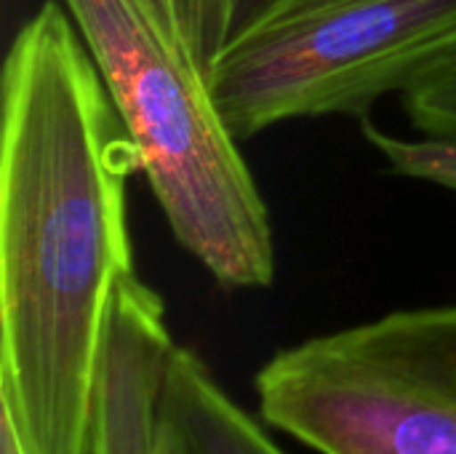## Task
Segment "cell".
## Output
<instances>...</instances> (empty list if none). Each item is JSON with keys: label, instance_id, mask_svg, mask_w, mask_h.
Wrapping results in <instances>:
<instances>
[{"label": "cell", "instance_id": "obj_8", "mask_svg": "<svg viewBox=\"0 0 456 454\" xmlns=\"http://www.w3.org/2000/svg\"><path fill=\"white\" fill-rule=\"evenodd\" d=\"M401 107L419 136L456 139V54L403 91Z\"/></svg>", "mask_w": 456, "mask_h": 454}, {"label": "cell", "instance_id": "obj_5", "mask_svg": "<svg viewBox=\"0 0 456 454\" xmlns=\"http://www.w3.org/2000/svg\"><path fill=\"white\" fill-rule=\"evenodd\" d=\"M208 364L171 340L155 289L120 281L96 383L94 454H286Z\"/></svg>", "mask_w": 456, "mask_h": 454}, {"label": "cell", "instance_id": "obj_2", "mask_svg": "<svg viewBox=\"0 0 456 454\" xmlns=\"http://www.w3.org/2000/svg\"><path fill=\"white\" fill-rule=\"evenodd\" d=\"M136 147L176 244L224 289H267L270 209L206 67L158 0H61Z\"/></svg>", "mask_w": 456, "mask_h": 454}, {"label": "cell", "instance_id": "obj_3", "mask_svg": "<svg viewBox=\"0 0 456 454\" xmlns=\"http://www.w3.org/2000/svg\"><path fill=\"white\" fill-rule=\"evenodd\" d=\"M456 54V0H246L208 86L246 142L281 123L363 118Z\"/></svg>", "mask_w": 456, "mask_h": 454}, {"label": "cell", "instance_id": "obj_7", "mask_svg": "<svg viewBox=\"0 0 456 454\" xmlns=\"http://www.w3.org/2000/svg\"><path fill=\"white\" fill-rule=\"evenodd\" d=\"M195 59L208 70L214 54L230 37L246 0H158Z\"/></svg>", "mask_w": 456, "mask_h": 454}, {"label": "cell", "instance_id": "obj_6", "mask_svg": "<svg viewBox=\"0 0 456 454\" xmlns=\"http://www.w3.org/2000/svg\"><path fill=\"white\" fill-rule=\"evenodd\" d=\"M366 139L385 158L387 169L398 177L425 182L456 195V139L436 136H395L374 123H363Z\"/></svg>", "mask_w": 456, "mask_h": 454}, {"label": "cell", "instance_id": "obj_4", "mask_svg": "<svg viewBox=\"0 0 456 454\" xmlns=\"http://www.w3.org/2000/svg\"><path fill=\"white\" fill-rule=\"evenodd\" d=\"M254 391L270 428L318 454H456V305L278 351Z\"/></svg>", "mask_w": 456, "mask_h": 454}, {"label": "cell", "instance_id": "obj_1", "mask_svg": "<svg viewBox=\"0 0 456 454\" xmlns=\"http://www.w3.org/2000/svg\"><path fill=\"white\" fill-rule=\"evenodd\" d=\"M136 147L64 5L43 3L3 64L0 412L21 454H94L118 284L136 273Z\"/></svg>", "mask_w": 456, "mask_h": 454}, {"label": "cell", "instance_id": "obj_9", "mask_svg": "<svg viewBox=\"0 0 456 454\" xmlns=\"http://www.w3.org/2000/svg\"><path fill=\"white\" fill-rule=\"evenodd\" d=\"M0 428H3V433H0V436H3V454H21L19 452V447H16V439H13V433H11V431L3 425V423H0Z\"/></svg>", "mask_w": 456, "mask_h": 454}]
</instances>
